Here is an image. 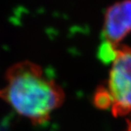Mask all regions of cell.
<instances>
[{
  "label": "cell",
  "mask_w": 131,
  "mask_h": 131,
  "mask_svg": "<svg viewBox=\"0 0 131 131\" xmlns=\"http://www.w3.org/2000/svg\"><path fill=\"white\" fill-rule=\"evenodd\" d=\"M63 89L45 74L40 65L21 61L10 66L5 74L0 99L34 125L48 122L52 112L65 101Z\"/></svg>",
  "instance_id": "cell-1"
},
{
  "label": "cell",
  "mask_w": 131,
  "mask_h": 131,
  "mask_svg": "<svg viewBox=\"0 0 131 131\" xmlns=\"http://www.w3.org/2000/svg\"><path fill=\"white\" fill-rule=\"evenodd\" d=\"M114 116L131 115V48L119 45L111 62L107 86Z\"/></svg>",
  "instance_id": "cell-2"
},
{
  "label": "cell",
  "mask_w": 131,
  "mask_h": 131,
  "mask_svg": "<svg viewBox=\"0 0 131 131\" xmlns=\"http://www.w3.org/2000/svg\"><path fill=\"white\" fill-rule=\"evenodd\" d=\"M131 32V0H123L110 6L105 12L103 36L104 42L118 46Z\"/></svg>",
  "instance_id": "cell-3"
},
{
  "label": "cell",
  "mask_w": 131,
  "mask_h": 131,
  "mask_svg": "<svg viewBox=\"0 0 131 131\" xmlns=\"http://www.w3.org/2000/svg\"><path fill=\"white\" fill-rule=\"evenodd\" d=\"M93 101H94V105L97 108L102 110L111 108L112 100L106 86L101 85L96 90Z\"/></svg>",
  "instance_id": "cell-4"
},
{
  "label": "cell",
  "mask_w": 131,
  "mask_h": 131,
  "mask_svg": "<svg viewBox=\"0 0 131 131\" xmlns=\"http://www.w3.org/2000/svg\"><path fill=\"white\" fill-rule=\"evenodd\" d=\"M126 123H127V129L126 131H131V115H129V117L126 119Z\"/></svg>",
  "instance_id": "cell-5"
}]
</instances>
